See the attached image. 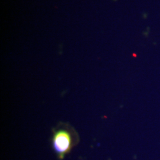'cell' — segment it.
I'll list each match as a JSON object with an SVG mask.
<instances>
[{"mask_svg":"<svg viewBox=\"0 0 160 160\" xmlns=\"http://www.w3.org/2000/svg\"><path fill=\"white\" fill-rule=\"evenodd\" d=\"M72 140L70 134L66 131H59L54 135L53 145L59 158L62 159L71 147Z\"/></svg>","mask_w":160,"mask_h":160,"instance_id":"1","label":"cell"}]
</instances>
